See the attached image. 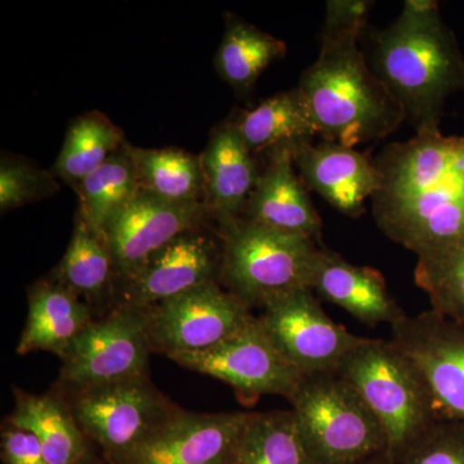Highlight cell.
<instances>
[{"mask_svg": "<svg viewBox=\"0 0 464 464\" xmlns=\"http://www.w3.org/2000/svg\"><path fill=\"white\" fill-rule=\"evenodd\" d=\"M381 190L372 198L375 225L417 257L464 235V136L441 130L392 142L374 159Z\"/></svg>", "mask_w": 464, "mask_h": 464, "instance_id": "cell-1", "label": "cell"}, {"mask_svg": "<svg viewBox=\"0 0 464 464\" xmlns=\"http://www.w3.org/2000/svg\"><path fill=\"white\" fill-rule=\"evenodd\" d=\"M362 27H323L319 56L302 72L298 90L323 141L355 148L396 132L405 115L369 66Z\"/></svg>", "mask_w": 464, "mask_h": 464, "instance_id": "cell-2", "label": "cell"}, {"mask_svg": "<svg viewBox=\"0 0 464 464\" xmlns=\"http://www.w3.org/2000/svg\"><path fill=\"white\" fill-rule=\"evenodd\" d=\"M369 66L399 101L415 132L439 130L449 97L464 92V56L442 18L415 25L396 18L384 29L366 27Z\"/></svg>", "mask_w": 464, "mask_h": 464, "instance_id": "cell-3", "label": "cell"}, {"mask_svg": "<svg viewBox=\"0 0 464 464\" xmlns=\"http://www.w3.org/2000/svg\"><path fill=\"white\" fill-rule=\"evenodd\" d=\"M222 246L219 284L252 310L290 290L311 288L324 246L239 217L217 226Z\"/></svg>", "mask_w": 464, "mask_h": 464, "instance_id": "cell-4", "label": "cell"}, {"mask_svg": "<svg viewBox=\"0 0 464 464\" xmlns=\"http://www.w3.org/2000/svg\"><path fill=\"white\" fill-rule=\"evenodd\" d=\"M337 372L380 420L391 462L440 420L422 375L391 340L364 338Z\"/></svg>", "mask_w": 464, "mask_h": 464, "instance_id": "cell-5", "label": "cell"}, {"mask_svg": "<svg viewBox=\"0 0 464 464\" xmlns=\"http://www.w3.org/2000/svg\"><path fill=\"white\" fill-rule=\"evenodd\" d=\"M289 402L314 464H362L387 453L380 420L338 372L306 375Z\"/></svg>", "mask_w": 464, "mask_h": 464, "instance_id": "cell-6", "label": "cell"}, {"mask_svg": "<svg viewBox=\"0 0 464 464\" xmlns=\"http://www.w3.org/2000/svg\"><path fill=\"white\" fill-rule=\"evenodd\" d=\"M61 395L108 464H119L130 456L181 409L149 377Z\"/></svg>", "mask_w": 464, "mask_h": 464, "instance_id": "cell-7", "label": "cell"}, {"mask_svg": "<svg viewBox=\"0 0 464 464\" xmlns=\"http://www.w3.org/2000/svg\"><path fill=\"white\" fill-rule=\"evenodd\" d=\"M150 346L143 308L116 306L88 326L63 357L58 392L149 377Z\"/></svg>", "mask_w": 464, "mask_h": 464, "instance_id": "cell-8", "label": "cell"}, {"mask_svg": "<svg viewBox=\"0 0 464 464\" xmlns=\"http://www.w3.org/2000/svg\"><path fill=\"white\" fill-rule=\"evenodd\" d=\"M152 353L168 357L212 350L256 316L218 283L207 284L143 308Z\"/></svg>", "mask_w": 464, "mask_h": 464, "instance_id": "cell-9", "label": "cell"}, {"mask_svg": "<svg viewBox=\"0 0 464 464\" xmlns=\"http://www.w3.org/2000/svg\"><path fill=\"white\" fill-rule=\"evenodd\" d=\"M170 360L188 371L225 382L244 404H253L262 395L284 396L290 401L306 377L274 346L257 317L212 350Z\"/></svg>", "mask_w": 464, "mask_h": 464, "instance_id": "cell-10", "label": "cell"}, {"mask_svg": "<svg viewBox=\"0 0 464 464\" xmlns=\"http://www.w3.org/2000/svg\"><path fill=\"white\" fill-rule=\"evenodd\" d=\"M257 320L274 346L304 375L337 372L343 357L364 340L333 322L311 288L273 299Z\"/></svg>", "mask_w": 464, "mask_h": 464, "instance_id": "cell-11", "label": "cell"}, {"mask_svg": "<svg viewBox=\"0 0 464 464\" xmlns=\"http://www.w3.org/2000/svg\"><path fill=\"white\" fill-rule=\"evenodd\" d=\"M391 329V341L426 382L440 420L464 424V322L430 310Z\"/></svg>", "mask_w": 464, "mask_h": 464, "instance_id": "cell-12", "label": "cell"}, {"mask_svg": "<svg viewBox=\"0 0 464 464\" xmlns=\"http://www.w3.org/2000/svg\"><path fill=\"white\" fill-rule=\"evenodd\" d=\"M212 222L206 203H168L140 188L102 234L114 259L118 292L159 249L183 232Z\"/></svg>", "mask_w": 464, "mask_h": 464, "instance_id": "cell-13", "label": "cell"}, {"mask_svg": "<svg viewBox=\"0 0 464 464\" xmlns=\"http://www.w3.org/2000/svg\"><path fill=\"white\" fill-rule=\"evenodd\" d=\"M222 246L208 227L183 232L148 259L118 292V306L149 308L221 279Z\"/></svg>", "mask_w": 464, "mask_h": 464, "instance_id": "cell-14", "label": "cell"}, {"mask_svg": "<svg viewBox=\"0 0 464 464\" xmlns=\"http://www.w3.org/2000/svg\"><path fill=\"white\" fill-rule=\"evenodd\" d=\"M252 415L179 409L119 464H237Z\"/></svg>", "mask_w": 464, "mask_h": 464, "instance_id": "cell-15", "label": "cell"}, {"mask_svg": "<svg viewBox=\"0 0 464 464\" xmlns=\"http://www.w3.org/2000/svg\"><path fill=\"white\" fill-rule=\"evenodd\" d=\"M295 164L308 190L316 191L342 215L357 218L365 201L381 190L382 174L371 152L322 141L295 152Z\"/></svg>", "mask_w": 464, "mask_h": 464, "instance_id": "cell-16", "label": "cell"}, {"mask_svg": "<svg viewBox=\"0 0 464 464\" xmlns=\"http://www.w3.org/2000/svg\"><path fill=\"white\" fill-rule=\"evenodd\" d=\"M295 152L290 148H277L264 154L257 185L241 217L322 244L323 221L311 201L307 186L295 172Z\"/></svg>", "mask_w": 464, "mask_h": 464, "instance_id": "cell-17", "label": "cell"}, {"mask_svg": "<svg viewBox=\"0 0 464 464\" xmlns=\"http://www.w3.org/2000/svg\"><path fill=\"white\" fill-rule=\"evenodd\" d=\"M200 160L213 224L239 218L257 185L261 161L246 148L231 118L213 128Z\"/></svg>", "mask_w": 464, "mask_h": 464, "instance_id": "cell-18", "label": "cell"}, {"mask_svg": "<svg viewBox=\"0 0 464 464\" xmlns=\"http://www.w3.org/2000/svg\"><path fill=\"white\" fill-rule=\"evenodd\" d=\"M311 289L369 326H392L405 316L380 271L351 264L325 246L317 255Z\"/></svg>", "mask_w": 464, "mask_h": 464, "instance_id": "cell-19", "label": "cell"}, {"mask_svg": "<svg viewBox=\"0 0 464 464\" xmlns=\"http://www.w3.org/2000/svg\"><path fill=\"white\" fill-rule=\"evenodd\" d=\"M94 320L85 302L51 276L45 277L29 289V313L16 353L24 356L44 351L63 359Z\"/></svg>", "mask_w": 464, "mask_h": 464, "instance_id": "cell-20", "label": "cell"}, {"mask_svg": "<svg viewBox=\"0 0 464 464\" xmlns=\"http://www.w3.org/2000/svg\"><path fill=\"white\" fill-rule=\"evenodd\" d=\"M14 408L5 422L27 430L41 442L50 464H99L97 449L76 422L65 398L57 392L14 389Z\"/></svg>", "mask_w": 464, "mask_h": 464, "instance_id": "cell-21", "label": "cell"}, {"mask_svg": "<svg viewBox=\"0 0 464 464\" xmlns=\"http://www.w3.org/2000/svg\"><path fill=\"white\" fill-rule=\"evenodd\" d=\"M50 276L85 302L96 319L118 306V280L111 252L105 237L78 213L65 255Z\"/></svg>", "mask_w": 464, "mask_h": 464, "instance_id": "cell-22", "label": "cell"}, {"mask_svg": "<svg viewBox=\"0 0 464 464\" xmlns=\"http://www.w3.org/2000/svg\"><path fill=\"white\" fill-rule=\"evenodd\" d=\"M231 119L241 140L256 157L277 148L297 151L314 143L317 136L313 116L298 87L274 94Z\"/></svg>", "mask_w": 464, "mask_h": 464, "instance_id": "cell-23", "label": "cell"}, {"mask_svg": "<svg viewBox=\"0 0 464 464\" xmlns=\"http://www.w3.org/2000/svg\"><path fill=\"white\" fill-rule=\"evenodd\" d=\"M285 54V43L237 14H226L215 67L219 78L237 94L246 96L252 92L265 70Z\"/></svg>", "mask_w": 464, "mask_h": 464, "instance_id": "cell-24", "label": "cell"}, {"mask_svg": "<svg viewBox=\"0 0 464 464\" xmlns=\"http://www.w3.org/2000/svg\"><path fill=\"white\" fill-rule=\"evenodd\" d=\"M130 152L141 190L172 204L206 203L200 157L183 149H143L130 143Z\"/></svg>", "mask_w": 464, "mask_h": 464, "instance_id": "cell-25", "label": "cell"}, {"mask_svg": "<svg viewBox=\"0 0 464 464\" xmlns=\"http://www.w3.org/2000/svg\"><path fill=\"white\" fill-rule=\"evenodd\" d=\"M127 142L123 130L102 112H84L70 123L60 154L51 168L60 181L78 190Z\"/></svg>", "mask_w": 464, "mask_h": 464, "instance_id": "cell-26", "label": "cell"}, {"mask_svg": "<svg viewBox=\"0 0 464 464\" xmlns=\"http://www.w3.org/2000/svg\"><path fill=\"white\" fill-rule=\"evenodd\" d=\"M140 190L130 142L118 150L76 190L78 213L94 231L102 235L110 222L124 209ZM103 237V235H102Z\"/></svg>", "mask_w": 464, "mask_h": 464, "instance_id": "cell-27", "label": "cell"}, {"mask_svg": "<svg viewBox=\"0 0 464 464\" xmlns=\"http://www.w3.org/2000/svg\"><path fill=\"white\" fill-rule=\"evenodd\" d=\"M237 464H314L299 436L295 414L253 413Z\"/></svg>", "mask_w": 464, "mask_h": 464, "instance_id": "cell-28", "label": "cell"}, {"mask_svg": "<svg viewBox=\"0 0 464 464\" xmlns=\"http://www.w3.org/2000/svg\"><path fill=\"white\" fill-rule=\"evenodd\" d=\"M414 280L431 302V310L464 322V235L417 257Z\"/></svg>", "mask_w": 464, "mask_h": 464, "instance_id": "cell-29", "label": "cell"}, {"mask_svg": "<svg viewBox=\"0 0 464 464\" xmlns=\"http://www.w3.org/2000/svg\"><path fill=\"white\" fill-rule=\"evenodd\" d=\"M60 190L52 170L36 166L18 155H2L0 163V212L7 213L27 204L51 198Z\"/></svg>", "mask_w": 464, "mask_h": 464, "instance_id": "cell-30", "label": "cell"}, {"mask_svg": "<svg viewBox=\"0 0 464 464\" xmlns=\"http://www.w3.org/2000/svg\"><path fill=\"white\" fill-rule=\"evenodd\" d=\"M391 464H464V424L439 420Z\"/></svg>", "mask_w": 464, "mask_h": 464, "instance_id": "cell-31", "label": "cell"}, {"mask_svg": "<svg viewBox=\"0 0 464 464\" xmlns=\"http://www.w3.org/2000/svg\"><path fill=\"white\" fill-rule=\"evenodd\" d=\"M3 464H50L33 432L5 422L0 436Z\"/></svg>", "mask_w": 464, "mask_h": 464, "instance_id": "cell-32", "label": "cell"}, {"mask_svg": "<svg viewBox=\"0 0 464 464\" xmlns=\"http://www.w3.org/2000/svg\"><path fill=\"white\" fill-rule=\"evenodd\" d=\"M373 5L369 0H329L324 27H368Z\"/></svg>", "mask_w": 464, "mask_h": 464, "instance_id": "cell-33", "label": "cell"}, {"mask_svg": "<svg viewBox=\"0 0 464 464\" xmlns=\"http://www.w3.org/2000/svg\"><path fill=\"white\" fill-rule=\"evenodd\" d=\"M399 18L409 24L423 25L440 20V5L436 0H406Z\"/></svg>", "mask_w": 464, "mask_h": 464, "instance_id": "cell-34", "label": "cell"}, {"mask_svg": "<svg viewBox=\"0 0 464 464\" xmlns=\"http://www.w3.org/2000/svg\"><path fill=\"white\" fill-rule=\"evenodd\" d=\"M362 464H391V460L387 453L380 454V456L372 458V459L366 460Z\"/></svg>", "mask_w": 464, "mask_h": 464, "instance_id": "cell-35", "label": "cell"}]
</instances>
